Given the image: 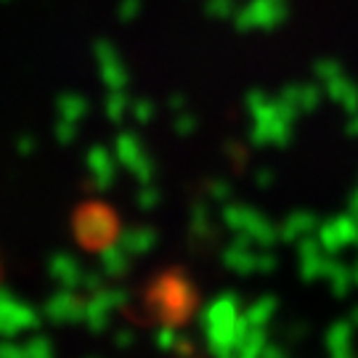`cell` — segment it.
Masks as SVG:
<instances>
[{"label": "cell", "mask_w": 358, "mask_h": 358, "mask_svg": "<svg viewBox=\"0 0 358 358\" xmlns=\"http://www.w3.org/2000/svg\"><path fill=\"white\" fill-rule=\"evenodd\" d=\"M77 239L90 247V250H101L115 236V215L103 205H88L77 213L75 220Z\"/></svg>", "instance_id": "6da1fadb"}, {"label": "cell", "mask_w": 358, "mask_h": 358, "mask_svg": "<svg viewBox=\"0 0 358 358\" xmlns=\"http://www.w3.org/2000/svg\"><path fill=\"white\" fill-rule=\"evenodd\" d=\"M154 294L162 300V308H165V310L189 308V303H192V289H189V284L183 282L180 276H176V273L159 279L157 287H154Z\"/></svg>", "instance_id": "7a4b0ae2"}, {"label": "cell", "mask_w": 358, "mask_h": 358, "mask_svg": "<svg viewBox=\"0 0 358 358\" xmlns=\"http://www.w3.org/2000/svg\"><path fill=\"white\" fill-rule=\"evenodd\" d=\"M125 247H128V250H136V252H143V250H149V247H152V234H149V231H143V229H138V231H133V234H128V236H125Z\"/></svg>", "instance_id": "3957f363"}]
</instances>
